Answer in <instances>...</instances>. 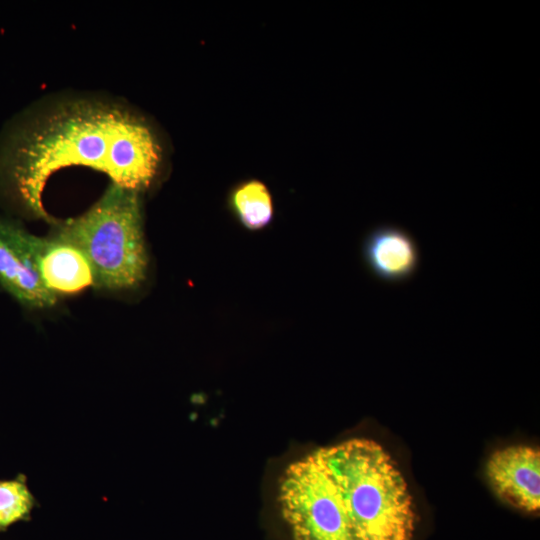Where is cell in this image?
<instances>
[{"mask_svg": "<svg viewBox=\"0 0 540 540\" xmlns=\"http://www.w3.org/2000/svg\"><path fill=\"white\" fill-rule=\"evenodd\" d=\"M229 205L240 223L249 230H260L273 219L272 196L267 186L256 179L247 180L232 189Z\"/></svg>", "mask_w": 540, "mask_h": 540, "instance_id": "9c48e42d", "label": "cell"}, {"mask_svg": "<svg viewBox=\"0 0 540 540\" xmlns=\"http://www.w3.org/2000/svg\"><path fill=\"white\" fill-rule=\"evenodd\" d=\"M316 452L335 482L356 540H413L412 497L379 443L351 439Z\"/></svg>", "mask_w": 540, "mask_h": 540, "instance_id": "7a4b0ae2", "label": "cell"}, {"mask_svg": "<svg viewBox=\"0 0 540 540\" xmlns=\"http://www.w3.org/2000/svg\"><path fill=\"white\" fill-rule=\"evenodd\" d=\"M278 502L293 540H356L340 493L316 451L286 468Z\"/></svg>", "mask_w": 540, "mask_h": 540, "instance_id": "277c9868", "label": "cell"}, {"mask_svg": "<svg viewBox=\"0 0 540 540\" xmlns=\"http://www.w3.org/2000/svg\"><path fill=\"white\" fill-rule=\"evenodd\" d=\"M487 475L504 501L523 511H539V449L518 445L497 450L488 460Z\"/></svg>", "mask_w": 540, "mask_h": 540, "instance_id": "8992f818", "label": "cell"}, {"mask_svg": "<svg viewBox=\"0 0 540 540\" xmlns=\"http://www.w3.org/2000/svg\"><path fill=\"white\" fill-rule=\"evenodd\" d=\"M3 223L42 285L55 297L95 287L92 268L78 248L53 236L37 237L10 221L3 220Z\"/></svg>", "mask_w": 540, "mask_h": 540, "instance_id": "5b68a950", "label": "cell"}, {"mask_svg": "<svg viewBox=\"0 0 540 540\" xmlns=\"http://www.w3.org/2000/svg\"><path fill=\"white\" fill-rule=\"evenodd\" d=\"M363 260L370 272L386 283H402L412 278L420 265V250L404 229L383 224L373 228L362 243Z\"/></svg>", "mask_w": 540, "mask_h": 540, "instance_id": "52a82bcc", "label": "cell"}, {"mask_svg": "<svg viewBox=\"0 0 540 540\" xmlns=\"http://www.w3.org/2000/svg\"><path fill=\"white\" fill-rule=\"evenodd\" d=\"M34 505V498L20 479L0 481V529L26 519Z\"/></svg>", "mask_w": 540, "mask_h": 540, "instance_id": "30bf717a", "label": "cell"}, {"mask_svg": "<svg viewBox=\"0 0 540 540\" xmlns=\"http://www.w3.org/2000/svg\"><path fill=\"white\" fill-rule=\"evenodd\" d=\"M139 193L111 183L85 213L54 231L53 237L75 246L87 258L95 287L133 289L146 278L148 256Z\"/></svg>", "mask_w": 540, "mask_h": 540, "instance_id": "3957f363", "label": "cell"}, {"mask_svg": "<svg viewBox=\"0 0 540 540\" xmlns=\"http://www.w3.org/2000/svg\"><path fill=\"white\" fill-rule=\"evenodd\" d=\"M0 286L15 300L31 309L53 307L58 298L40 282L36 273L8 236L0 219Z\"/></svg>", "mask_w": 540, "mask_h": 540, "instance_id": "ba28073f", "label": "cell"}, {"mask_svg": "<svg viewBox=\"0 0 540 540\" xmlns=\"http://www.w3.org/2000/svg\"><path fill=\"white\" fill-rule=\"evenodd\" d=\"M161 157L155 134L140 117L116 105L80 101L18 130L4 154L2 173L20 203L43 215L46 182L59 169L87 166L141 192L154 180Z\"/></svg>", "mask_w": 540, "mask_h": 540, "instance_id": "6da1fadb", "label": "cell"}]
</instances>
